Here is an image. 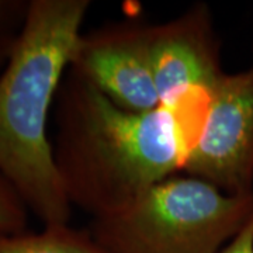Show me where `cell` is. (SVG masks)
<instances>
[{
	"mask_svg": "<svg viewBox=\"0 0 253 253\" xmlns=\"http://www.w3.org/2000/svg\"><path fill=\"white\" fill-rule=\"evenodd\" d=\"M253 214V193L232 196L194 176L156 183L124 211L89 228L106 253H218Z\"/></svg>",
	"mask_w": 253,
	"mask_h": 253,
	"instance_id": "obj_3",
	"label": "cell"
},
{
	"mask_svg": "<svg viewBox=\"0 0 253 253\" xmlns=\"http://www.w3.org/2000/svg\"><path fill=\"white\" fill-rule=\"evenodd\" d=\"M149 24L120 21L82 33L68 71L134 113L161 107L149 55Z\"/></svg>",
	"mask_w": 253,
	"mask_h": 253,
	"instance_id": "obj_6",
	"label": "cell"
},
{
	"mask_svg": "<svg viewBox=\"0 0 253 253\" xmlns=\"http://www.w3.org/2000/svg\"><path fill=\"white\" fill-rule=\"evenodd\" d=\"M55 168L71 206L93 219L118 214L183 172L190 136L166 107L134 113L66 71L55 99Z\"/></svg>",
	"mask_w": 253,
	"mask_h": 253,
	"instance_id": "obj_1",
	"label": "cell"
},
{
	"mask_svg": "<svg viewBox=\"0 0 253 253\" xmlns=\"http://www.w3.org/2000/svg\"><path fill=\"white\" fill-rule=\"evenodd\" d=\"M28 1L0 0V72L9 59L27 16Z\"/></svg>",
	"mask_w": 253,
	"mask_h": 253,
	"instance_id": "obj_9",
	"label": "cell"
},
{
	"mask_svg": "<svg viewBox=\"0 0 253 253\" xmlns=\"http://www.w3.org/2000/svg\"><path fill=\"white\" fill-rule=\"evenodd\" d=\"M183 172L226 194L253 193V66L218 81Z\"/></svg>",
	"mask_w": 253,
	"mask_h": 253,
	"instance_id": "obj_5",
	"label": "cell"
},
{
	"mask_svg": "<svg viewBox=\"0 0 253 253\" xmlns=\"http://www.w3.org/2000/svg\"><path fill=\"white\" fill-rule=\"evenodd\" d=\"M30 210L13 187L0 173V234H18L27 231Z\"/></svg>",
	"mask_w": 253,
	"mask_h": 253,
	"instance_id": "obj_8",
	"label": "cell"
},
{
	"mask_svg": "<svg viewBox=\"0 0 253 253\" xmlns=\"http://www.w3.org/2000/svg\"><path fill=\"white\" fill-rule=\"evenodd\" d=\"M89 9V0H30L0 72V173L44 226L66 225L72 217L48 118Z\"/></svg>",
	"mask_w": 253,
	"mask_h": 253,
	"instance_id": "obj_2",
	"label": "cell"
},
{
	"mask_svg": "<svg viewBox=\"0 0 253 253\" xmlns=\"http://www.w3.org/2000/svg\"><path fill=\"white\" fill-rule=\"evenodd\" d=\"M0 253H106L89 229L44 226L41 232L0 234Z\"/></svg>",
	"mask_w": 253,
	"mask_h": 253,
	"instance_id": "obj_7",
	"label": "cell"
},
{
	"mask_svg": "<svg viewBox=\"0 0 253 253\" xmlns=\"http://www.w3.org/2000/svg\"><path fill=\"white\" fill-rule=\"evenodd\" d=\"M149 55L161 106L174 113L207 111L224 75L219 41L207 4L161 24H149Z\"/></svg>",
	"mask_w": 253,
	"mask_h": 253,
	"instance_id": "obj_4",
	"label": "cell"
},
{
	"mask_svg": "<svg viewBox=\"0 0 253 253\" xmlns=\"http://www.w3.org/2000/svg\"><path fill=\"white\" fill-rule=\"evenodd\" d=\"M218 253H253V214L241 232Z\"/></svg>",
	"mask_w": 253,
	"mask_h": 253,
	"instance_id": "obj_10",
	"label": "cell"
}]
</instances>
